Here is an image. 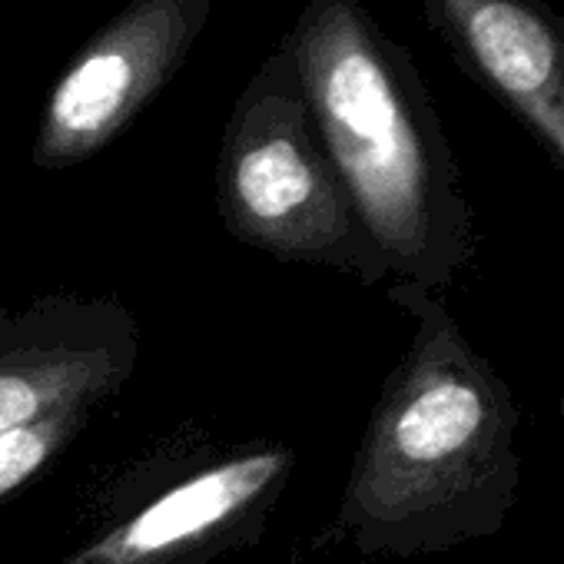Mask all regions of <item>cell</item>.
<instances>
[{"label":"cell","mask_w":564,"mask_h":564,"mask_svg":"<svg viewBox=\"0 0 564 564\" xmlns=\"http://www.w3.org/2000/svg\"><path fill=\"white\" fill-rule=\"evenodd\" d=\"M216 206L226 232L262 256L362 282L386 275L319 143L286 41L232 104L216 163Z\"/></svg>","instance_id":"obj_3"},{"label":"cell","mask_w":564,"mask_h":564,"mask_svg":"<svg viewBox=\"0 0 564 564\" xmlns=\"http://www.w3.org/2000/svg\"><path fill=\"white\" fill-rule=\"evenodd\" d=\"M140 323L113 296L51 293L0 313V432L97 409L137 372Z\"/></svg>","instance_id":"obj_6"},{"label":"cell","mask_w":564,"mask_h":564,"mask_svg":"<svg viewBox=\"0 0 564 564\" xmlns=\"http://www.w3.org/2000/svg\"><path fill=\"white\" fill-rule=\"evenodd\" d=\"M213 0H133L54 84L31 160L70 170L110 147L183 67L206 28Z\"/></svg>","instance_id":"obj_5"},{"label":"cell","mask_w":564,"mask_h":564,"mask_svg":"<svg viewBox=\"0 0 564 564\" xmlns=\"http://www.w3.org/2000/svg\"><path fill=\"white\" fill-rule=\"evenodd\" d=\"M94 409H64L37 422L0 432V501L14 498L21 488L37 481L70 442L87 429Z\"/></svg>","instance_id":"obj_8"},{"label":"cell","mask_w":564,"mask_h":564,"mask_svg":"<svg viewBox=\"0 0 564 564\" xmlns=\"http://www.w3.org/2000/svg\"><path fill=\"white\" fill-rule=\"evenodd\" d=\"M286 47L352 209L386 272L415 286L458 259L448 173L402 61L356 0H313Z\"/></svg>","instance_id":"obj_2"},{"label":"cell","mask_w":564,"mask_h":564,"mask_svg":"<svg viewBox=\"0 0 564 564\" xmlns=\"http://www.w3.org/2000/svg\"><path fill=\"white\" fill-rule=\"evenodd\" d=\"M279 438L163 452L117 478L87 534L57 564H209L262 541L296 471Z\"/></svg>","instance_id":"obj_4"},{"label":"cell","mask_w":564,"mask_h":564,"mask_svg":"<svg viewBox=\"0 0 564 564\" xmlns=\"http://www.w3.org/2000/svg\"><path fill=\"white\" fill-rule=\"evenodd\" d=\"M448 14L465 31L475 61L511 97L524 100L551 127L544 90L557 70V51L547 31L511 0H445Z\"/></svg>","instance_id":"obj_7"},{"label":"cell","mask_w":564,"mask_h":564,"mask_svg":"<svg viewBox=\"0 0 564 564\" xmlns=\"http://www.w3.org/2000/svg\"><path fill=\"white\" fill-rule=\"evenodd\" d=\"M392 296L415 313L419 336L372 409L326 528V544L366 554L445 544L491 485L508 438L498 386L452 319L419 286Z\"/></svg>","instance_id":"obj_1"}]
</instances>
